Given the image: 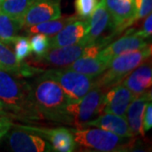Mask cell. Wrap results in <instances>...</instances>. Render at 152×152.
Here are the masks:
<instances>
[{
	"label": "cell",
	"instance_id": "1",
	"mask_svg": "<svg viewBox=\"0 0 152 152\" xmlns=\"http://www.w3.org/2000/svg\"><path fill=\"white\" fill-rule=\"evenodd\" d=\"M0 101L15 118L43 120L34 102L31 86L3 69H0Z\"/></svg>",
	"mask_w": 152,
	"mask_h": 152
},
{
	"label": "cell",
	"instance_id": "2",
	"mask_svg": "<svg viewBox=\"0 0 152 152\" xmlns=\"http://www.w3.org/2000/svg\"><path fill=\"white\" fill-rule=\"evenodd\" d=\"M31 86L36 107L43 120L64 124V110L69 101L58 82L43 73Z\"/></svg>",
	"mask_w": 152,
	"mask_h": 152
},
{
	"label": "cell",
	"instance_id": "3",
	"mask_svg": "<svg viewBox=\"0 0 152 152\" xmlns=\"http://www.w3.org/2000/svg\"><path fill=\"white\" fill-rule=\"evenodd\" d=\"M151 45L117 56L107 64L106 70L96 77L94 87L105 91L123 81L125 77L151 56Z\"/></svg>",
	"mask_w": 152,
	"mask_h": 152
},
{
	"label": "cell",
	"instance_id": "4",
	"mask_svg": "<svg viewBox=\"0 0 152 152\" xmlns=\"http://www.w3.org/2000/svg\"><path fill=\"white\" fill-rule=\"evenodd\" d=\"M76 145L102 152L128 151L133 147L134 140L124 138L102 129H70Z\"/></svg>",
	"mask_w": 152,
	"mask_h": 152
},
{
	"label": "cell",
	"instance_id": "5",
	"mask_svg": "<svg viewBox=\"0 0 152 152\" xmlns=\"http://www.w3.org/2000/svg\"><path fill=\"white\" fill-rule=\"evenodd\" d=\"M103 90L94 87L81 99L69 102L64 110V124L81 128L86 123L94 119L103 111Z\"/></svg>",
	"mask_w": 152,
	"mask_h": 152
},
{
	"label": "cell",
	"instance_id": "6",
	"mask_svg": "<svg viewBox=\"0 0 152 152\" xmlns=\"http://www.w3.org/2000/svg\"><path fill=\"white\" fill-rule=\"evenodd\" d=\"M44 74L58 82L65 93L69 102L81 99L94 88V78L65 68L48 69Z\"/></svg>",
	"mask_w": 152,
	"mask_h": 152
},
{
	"label": "cell",
	"instance_id": "7",
	"mask_svg": "<svg viewBox=\"0 0 152 152\" xmlns=\"http://www.w3.org/2000/svg\"><path fill=\"white\" fill-rule=\"evenodd\" d=\"M11 151L15 152L53 151L51 144L37 134L12 126L6 134Z\"/></svg>",
	"mask_w": 152,
	"mask_h": 152
},
{
	"label": "cell",
	"instance_id": "8",
	"mask_svg": "<svg viewBox=\"0 0 152 152\" xmlns=\"http://www.w3.org/2000/svg\"><path fill=\"white\" fill-rule=\"evenodd\" d=\"M86 46L81 42L79 43L62 47L50 48L41 56L36 57L31 63L37 66H47L52 68H65L80 57Z\"/></svg>",
	"mask_w": 152,
	"mask_h": 152
},
{
	"label": "cell",
	"instance_id": "9",
	"mask_svg": "<svg viewBox=\"0 0 152 152\" xmlns=\"http://www.w3.org/2000/svg\"><path fill=\"white\" fill-rule=\"evenodd\" d=\"M14 126L31 131L46 139L53 147V151L72 152L75 150L76 143L70 129L63 127L46 128L42 126H31L13 124Z\"/></svg>",
	"mask_w": 152,
	"mask_h": 152
},
{
	"label": "cell",
	"instance_id": "10",
	"mask_svg": "<svg viewBox=\"0 0 152 152\" xmlns=\"http://www.w3.org/2000/svg\"><path fill=\"white\" fill-rule=\"evenodd\" d=\"M135 0H105L110 15L113 35L121 32L136 21Z\"/></svg>",
	"mask_w": 152,
	"mask_h": 152
},
{
	"label": "cell",
	"instance_id": "11",
	"mask_svg": "<svg viewBox=\"0 0 152 152\" xmlns=\"http://www.w3.org/2000/svg\"><path fill=\"white\" fill-rule=\"evenodd\" d=\"M60 16L59 0H37L22 17V28L26 29L42 22L58 19Z\"/></svg>",
	"mask_w": 152,
	"mask_h": 152
},
{
	"label": "cell",
	"instance_id": "12",
	"mask_svg": "<svg viewBox=\"0 0 152 152\" xmlns=\"http://www.w3.org/2000/svg\"><path fill=\"white\" fill-rule=\"evenodd\" d=\"M149 45H151V43L147 42L145 38L142 37L135 33H127L124 37L107 45L104 48L102 49L98 53V57L108 64L110 60L117 56L145 48Z\"/></svg>",
	"mask_w": 152,
	"mask_h": 152
},
{
	"label": "cell",
	"instance_id": "13",
	"mask_svg": "<svg viewBox=\"0 0 152 152\" xmlns=\"http://www.w3.org/2000/svg\"><path fill=\"white\" fill-rule=\"evenodd\" d=\"M135 97L128 88L119 83L111 87L108 91L105 93L102 112L126 117L128 107Z\"/></svg>",
	"mask_w": 152,
	"mask_h": 152
},
{
	"label": "cell",
	"instance_id": "14",
	"mask_svg": "<svg viewBox=\"0 0 152 152\" xmlns=\"http://www.w3.org/2000/svg\"><path fill=\"white\" fill-rule=\"evenodd\" d=\"M136 97L151 91V63L145 61L123 80L122 83Z\"/></svg>",
	"mask_w": 152,
	"mask_h": 152
},
{
	"label": "cell",
	"instance_id": "15",
	"mask_svg": "<svg viewBox=\"0 0 152 152\" xmlns=\"http://www.w3.org/2000/svg\"><path fill=\"white\" fill-rule=\"evenodd\" d=\"M89 127L99 128L124 138H134V134L130 130L126 117L124 116L104 113V114H100L97 118L86 123L80 129Z\"/></svg>",
	"mask_w": 152,
	"mask_h": 152
},
{
	"label": "cell",
	"instance_id": "16",
	"mask_svg": "<svg viewBox=\"0 0 152 152\" xmlns=\"http://www.w3.org/2000/svg\"><path fill=\"white\" fill-rule=\"evenodd\" d=\"M89 27V20H76L50 37V48H62L79 43Z\"/></svg>",
	"mask_w": 152,
	"mask_h": 152
},
{
	"label": "cell",
	"instance_id": "17",
	"mask_svg": "<svg viewBox=\"0 0 152 152\" xmlns=\"http://www.w3.org/2000/svg\"><path fill=\"white\" fill-rule=\"evenodd\" d=\"M0 69L7 71L17 77L33 75L36 71H39L37 68L25 64L24 61H18L10 46L2 42H0Z\"/></svg>",
	"mask_w": 152,
	"mask_h": 152
},
{
	"label": "cell",
	"instance_id": "18",
	"mask_svg": "<svg viewBox=\"0 0 152 152\" xmlns=\"http://www.w3.org/2000/svg\"><path fill=\"white\" fill-rule=\"evenodd\" d=\"M150 101H151V91L134 98L128 107L126 119L134 137L145 136V132L143 129V118L146 104Z\"/></svg>",
	"mask_w": 152,
	"mask_h": 152
},
{
	"label": "cell",
	"instance_id": "19",
	"mask_svg": "<svg viewBox=\"0 0 152 152\" xmlns=\"http://www.w3.org/2000/svg\"><path fill=\"white\" fill-rule=\"evenodd\" d=\"M76 20H79V18L76 15L72 16H64L61 17L54 20H51L48 21L42 22L37 25H35L26 28V33L28 36H31L33 34H43L49 37H53L57 33H58L71 22L75 21Z\"/></svg>",
	"mask_w": 152,
	"mask_h": 152
},
{
	"label": "cell",
	"instance_id": "20",
	"mask_svg": "<svg viewBox=\"0 0 152 152\" xmlns=\"http://www.w3.org/2000/svg\"><path fill=\"white\" fill-rule=\"evenodd\" d=\"M22 29L21 22L0 11V42L12 45Z\"/></svg>",
	"mask_w": 152,
	"mask_h": 152
},
{
	"label": "cell",
	"instance_id": "21",
	"mask_svg": "<svg viewBox=\"0 0 152 152\" xmlns=\"http://www.w3.org/2000/svg\"><path fill=\"white\" fill-rule=\"evenodd\" d=\"M37 0H1L0 11L21 22L25 13Z\"/></svg>",
	"mask_w": 152,
	"mask_h": 152
},
{
	"label": "cell",
	"instance_id": "22",
	"mask_svg": "<svg viewBox=\"0 0 152 152\" xmlns=\"http://www.w3.org/2000/svg\"><path fill=\"white\" fill-rule=\"evenodd\" d=\"M15 48V57L20 62H23L24 60L30 56L31 53V48L30 44V39L27 37L17 36L12 44Z\"/></svg>",
	"mask_w": 152,
	"mask_h": 152
},
{
	"label": "cell",
	"instance_id": "23",
	"mask_svg": "<svg viewBox=\"0 0 152 152\" xmlns=\"http://www.w3.org/2000/svg\"><path fill=\"white\" fill-rule=\"evenodd\" d=\"M30 44L36 57L41 56L50 48V37L43 34H33L30 38Z\"/></svg>",
	"mask_w": 152,
	"mask_h": 152
},
{
	"label": "cell",
	"instance_id": "24",
	"mask_svg": "<svg viewBox=\"0 0 152 152\" xmlns=\"http://www.w3.org/2000/svg\"><path fill=\"white\" fill-rule=\"evenodd\" d=\"M97 4L98 0H75L76 16L80 20H89Z\"/></svg>",
	"mask_w": 152,
	"mask_h": 152
},
{
	"label": "cell",
	"instance_id": "25",
	"mask_svg": "<svg viewBox=\"0 0 152 152\" xmlns=\"http://www.w3.org/2000/svg\"><path fill=\"white\" fill-rule=\"evenodd\" d=\"M136 21L151 14L152 0H135Z\"/></svg>",
	"mask_w": 152,
	"mask_h": 152
},
{
	"label": "cell",
	"instance_id": "26",
	"mask_svg": "<svg viewBox=\"0 0 152 152\" xmlns=\"http://www.w3.org/2000/svg\"><path fill=\"white\" fill-rule=\"evenodd\" d=\"M137 35L140 36L142 37L147 38L151 37L152 34V15L151 14L148 15L146 16V19L145 20V21L143 23L141 30L138 31H134Z\"/></svg>",
	"mask_w": 152,
	"mask_h": 152
},
{
	"label": "cell",
	"instance_id": "27",
	"mask_svg": "<svg viewBox=\"0 0 152 152\" xmlns=\"http://www.w3.org/2000/svg\"><path fill=\"white\" fill-rule=\"evenodd\" d=\"M152 128V103L151 101L148 102L145 107L144 118H143V129L145 132L149 131Z\"/></svg>",
	"mask_w": 152,
	"mask_h": 152
},
{
	"label": "cell",
	"instance_id": "28",
	"mask_svg": "<svg viewBox=\"0 0 152 152\" xmlns=\"http://www.w3.org/2000/svg\"><path fill=\"white\" fill-rule=\"evenodd\" d=\"M13 124V121L9 118V116H0V141L8 134Z\"/></svg>",
	"mask_w": 152,
	"mask_h": 152
},
{
	"label": "cell",
	"instance_id": "29",
	"mask_svg": "<svg viewBox=\"0 0 152 152\" xmlns=\"http://www.w3.org/2000/svg\"><path fill=\"white\" fill-rule=\"evenodd\" d=\"M5 115H9V116H10V117H12V115H11L10 113H8L7 112H5L4 111V109L2 108V107H0V116H5ZM13 118V117H12Z\"/></svg>",
	"mask_w": 152,
	"mask_h": 152
},
{
	"label": "cell",
	"instance_id": "30",
	"mask_svg": "<svg viewBox=\"0 0 152 152\" xmlns=\"http://www.w3.org/2000/svg\"><path fill=\"white\" fill-rule=\"evenodd\" d=\"M0 107H2V108L4 109V104H3V102L0 101Z\"/></svg>",
	"mask_w": 152,
	"mask_h": 152
},
{
	"label": "cell",
	"instance_id": "31",
	"mask_svg": "<svg viewBox=\"0 0 152 152\" xmlns=\"http://www.w3.org/2000/svg\"><path fill=\"white\" fill-rule=\"evenodd\" d=\"M0 3H1V0H0Z\"/></svg>",
	"mask_w": 152,
	"mask_h": 152
}]
</instances>
